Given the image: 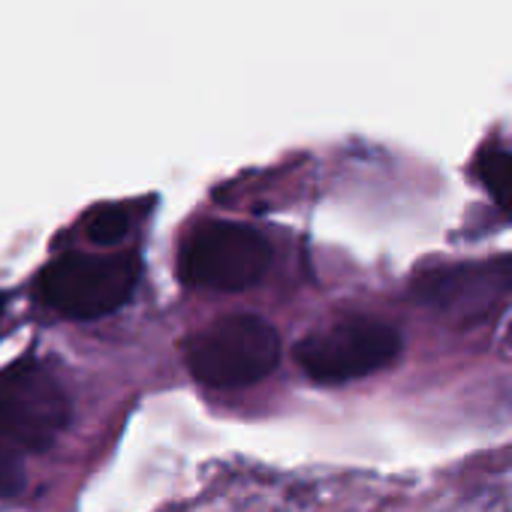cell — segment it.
Masks as SVG:
<instances>
[{"label": "cell", "mask_w": 512, "mask_h": 512, "mask_svg": "<svg viewBox=\"0 0 512 512\" xmlns=\"http://www.w3.org/2000/svg\"><path fill=\"white\" fill-rule=\"evenodd\" d=\"M269 260V241L253 226L208 220L184 238L178 250V275L199 290L238 293L266 275Z\"/></svg>", "instance_id": "obj_4"}, {"label": "cell", "mask_w": 512, "mask_h": 512, "mask_svg": "<svg viewBox=\"0 0 512 512\" xmlns=\"http://www.w3.org/2000/svg\"><path fill=\"white\" fill-rule=\"evenodd\" d=\"M4 311H7V296H0V323H4Z\"/></svg>", "instance_id": "obj_8"}, {"label": "cell", "mask_w": 512, "mask_h": 512, "mask_svg": "<svg viewBox=\"0 0 512 512\" xmlns=\"http://www.w3.org/2000/svg\"><path fill=\"white\" fill-rule=\"evenodd\" d=\"M476 175L488 196L512 214V151L506 148H485L476 160Z\"/></svg>", "instance_id": "obj_6"}, {"label": "cell", "mask_w": 512, "mask_h": 512, "mask_svg": "<svg viewBox=\"0 0 512 512\" xmlns=\"http://www.w3.org/2000/svg\"><path fill=\"white\" fill-rule=\"evenodd\" d=\"M401 335L371 317H347L305 335L296 347L302 371L326 386L362 380L395 362Z\"/></svg>", "instance_id": "obj_5"}, {"label": "cell", "mask_w": 512, "mask_h": 512, "mask_svg": "<svg viewBox=\"0 0 512 512\" xmlns=\"http://www.w3.org/2000/svg\"><path fill=\"white\" fill-rule=\"evenodd\" d=\"M281 338L272 323L253 314H229L199 329L187 347L184 362L190 374L211 389H238L260 383L278 368Z\"/></svg>", "instance_id": "obj_3"}, {"label": "cell", "mask_w": 512, "mask_h": 512, "mask_svg": "<svg viewBox=\"0 0 512 512\" xmlns=\"http://www.w3.org/2000/svg\"><path fill=\"white\" fill-rule=\"evenodd\" d=\"M67 419V392L46 362L22 356L0 371V497L25 488V455L49 449Z\"/></svg>", "instance_id": "obj_1"}, {"label": "cell", "mask_w": 512, "mask_h": 512, "mask_svg": "<svg viewBox=\"0 0 512 512\" xmlns=\"http://www.w3.org/2000/svg\"><path fill=\"white\" fill-rule=\"evenodd\" d=\"M130 226V214L127 208L121 205H106V208H97L91 217H88V238L97 241V244H109V241H118Z\"/></svg>", "instance_id": "obj_7"}, {"label": "cell", "mask_w": 512, "mask_h": 512, "mask_svg": "<svg viewBox=\"0 0 512 512\" xmlns=\"http://www.w3.org/2000/svg\"><path fill=\"white\" fill-rule=\"evenodd\" d=\"M139 275H142V263L130 250H115V253L70 250L40 272L37 293L61 317L97 320L118 311L133 296Z\"/></svg>", "instance_id": "obj_2"}]
</instances>
